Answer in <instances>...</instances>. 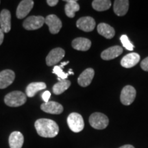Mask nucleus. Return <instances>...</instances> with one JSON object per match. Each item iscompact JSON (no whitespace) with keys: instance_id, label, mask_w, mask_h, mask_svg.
I'll return each mask as SVG.
<instances>
[{"instance_id":"2f4dec72","label":"nucleus","mask_w":148,"mask_h":148,"mask_svg":"<svg viewBox=\"0 0 148 148\" xmlns=\"http://www.w3.org/2000/svg\"><path fill=\"white\" fill-rule=\"evenodd\" d=\"M69 61H67V62H62V63H60V64L59 66H60V68H62V67H63L64 66H65V65H66V64H68V63H69Z\"/></svg>"},{"instance_id":"ddd939ff","label":"nucleus","mask_w":148,"mask_h":148,"mask_svg":"<svg viewBox=\"0 0 148 148\" xmlns=\"http://www.w3.org/2000/svg\"><path fill=\"white\" fill-rule=\"evenodd\" d=\"M123 53V48L120 46H112L105 49L101 53V58L104 60H110L116 58Z\"/></svg>"},{"instance_id":"2eb2a0df","label":"nucleus","mask_w":148,"mask_h":148,"mask_svg":"<svg viewBox=\"0 0 148 148\" xmlns=\"http://www.w3.org/2000/svg\"><path fill=\"white\" fill-rule=\"evenodd\" d=\"M94 75H95V71L93 69L88 68V69H85L77 78V82L79 85H80L82 87L88 86L91 83Z\"/></svg>"},{"instance_id":"1a4fd4ad","label":"nucleus","mask_w":148,"mask_h":148,"mask_svg":"<svg viewBox=\"0 0 148 148\" xmlns=\"http://www.w3.org/2000/svg\"><path fill=\"white\" fill-rule=\"evenodd\" d=\"M34 1L32 0H23L18 5L16 9V17L19 19L25 18L29 13L34 6Z\"/></svg>"},{"instance_id":"7c9ffc66","label":"nucleus","mask_w":148,"mask_h":148,"mask_svg":"<svg viewBox=\"0 0 148 148\" xmlns=\"http://www.w3.org/2000/svg\"><path fill=\"white\" fill-rule=\"evenodd\" d=\"M119 148H134V146H132V145H125L121 146V147H120Z\"/></svg>"},{"instance_id":"4468645a","label":"nucleus","mask_w":148,"mask_h":148,"mask_svg":"<svg viewBox=\"0 0 148 148\" xmlns=\"http://www.w3.org/2000/svg\"><path fill=\"white\" fill-rule=\"evenodd\" d=\"M0 27L5 33H8L11 29V14L7 9H3L0 13Z\"/></svg>"},{"instance_id":"473e14b6","label":"nucleus","mask_w":148,"mask_h":148,"mask_svg":"<svg viewBox=\"0 0 148 148\" xmlns=\"http://www.w3.org/2000/svg\"><path fill=\"white\" fill-rule=\"evenodd\" d=\"M0 3H1V1H0Z\"/></svg>"},{"instance_id":"4be33fe9","label":"nucleus","mask_w":148,"mask_h":148,"mask_svg":"<svg viewBox=\"0 0 148 148\" xmlns=\"http://www.w3.org/2000/svg\"><path fill=\"white\" fill-rule=\"evenodd\" d=\"M66 5L64 6V11L66 15L69 18H73L75 13L79 10V5L75 0H66Z\"/></svg>"},{"instance_id":"f257e3e1","label":"nucleus","mask_w":148,"mask_h":148,"mask_svg":"<svg viewBox=\"0 0 148 148\" xmlns=\"http://www.w3.org/2000/svg\"><path fill=\"white\" fill-rule=\"evenodd\" d=\"M38 134L44 138H53L58 135L59 127L53 120L49 119H39L34 123Z\"/></svg>"},{"instance_id":"412c9836","label":"nucleus","mask_w":148,"mask_h":148,"mask_svg":"<svg viewBox=\"0 0 148 148\" xmlns=\"http://www.w3.org/2000/svg\"><path fill=\"white\" fill-rule=\"evenodd\" d=\"M47 85L45 82H32L28 84L26 88V95L29 97H33L35 94L39 90L45 89Z\"/></svg>"},{"instance_id":"bb28decb","label":"nucleus","mask_w":148,"mask_h":148,"mask_svg":"<svg viewBox=\"0 0 148 148\" xmlns=\"http://www.w3.org/2000/svg\"><path fill=\"white\" fill-rule=\"evenodd\" d=\"M140 67L145 71H148V57L145 58L140 63Z\"/></svg>"},{"instance_id":"f03ea898","label":"nucleus","mask_w":148,"mask_h":148,"mask_svg":"<svg viewBox=\"0 0 148 148\" xmlns=\"http://www.w3.org/2000/svg\"><path fill=\"white\" fill-rule=\"evenodd\" d=\"M26 101V95L23 92L15 90L9 92L4 97V102L10 107H18Z\"/></svg>"},{"instance_id":"a878e982","label":"nucleus","mask_w":148,"mask_h":148,"mask_svg":"<svg viewBox=\"0 0 148 148\" xmlns=\"http://www.w3.org/2000/svg\"><path fill=\"white\" fill-rule=\"evenodd\" d=\"M120 40H121L122 45L127 50L132 51L134 49V45H132V42L129 40L128 37L127 35H122L120 38Z\"/></svg>"},{"instance_id":"c756f323","label":"nucleus","mask_w":148,"mask_h":148,"mask_svg":"<svg viewBox=\"0 0 148 148\" xmlns=\"http://www.w3.org/2000/svg\"><path fill=\"white\" fill-rule=\"evenodd\" d=\"M3 38H4V32H3L2 29L0 28V45L2 44L3 41Z\"/></svg>"},{"instance_id":"dca6fc26","label":"nucleus","mask_w":148,"mask_h":148,"mask_svg":"<svg viewBox=\"0 0 148 148\" xmlns=\"http://www.w3.org/2000/svg\"><path fill=\"white\" fill-rule=\"evenodd\" d=\"M140 61V56L136 53H130L121 60V65L124 68H132Z\"/></svg>"},{"instance_id":"6e6552de","label":"nucleus","mask_w":148,"mask_h":148,"mask_svg":"<svg viewBox=\"0 0 148 148\" xmlns=\"http://www.w3.org/2000/svg\"><path fill=\"white\" fill-rule=\"evenodd\" d=\"M45 23L49 27V32L51 34H58L62 28V22L55 14H49L47 16V17L45 18Z\"/></svg>"},{"instance_id":"0eeeda50","label":"nucleus","mask_w":148,"mask_h":148,"mask_svg":"<svg viewBox=\"0 0 148 148\" xmlns=\"http://www.w3.org/2000/svg\"><path fill=\"white\" fill-rule=\"evenodd\" d=\"M65 55V51L60 47H57L53 49L46 58V63L47 65L50 66L55 65L58 63L60 61L64 58Z\"/></svg>"},{"instance_id":"39448f33","label":"nucleus","mask_w":148,"mask_h":148,"mask_svg":"<svg viewBox=\"0 0 148 148\" xmlns=\"http://www.w3.org/2000/svg\"><path fill=\"white\" fill-rule=\"evenodd\" d=\"M45 23V18L42 16H30L23 23V26L27 30H35L41 27Z\"/></svg>"},{"instance_id":"cd10ccee","label":"nucleus","mask_w":148,"mask_h":148,"mask_svg":"<svg viewBox=\"0 0 148 148\" xmlns=\"http://www.w3.org/2000/svg\"><path fill=\"white\" fill-rule=\"evenodd\" d=\"M50 97H51V92L48 91V90H46V91H45L42 94V98L45 102H48Z\"/></svg>"},{"instance_id":"7ed1b4c3","label":"nucleus","mask_w":148,"mask_h":148,"mask_svg":"<svg viewBox=\"0 0 148 148\" xmlns=\"http://www.w3.org/2000/svg\"><path fill=\"white\" fill-rule=\"evenodd\" d=\"M89 123L96 130H103L108 126L109 119L106 114L101 112H94L89 117Z\"/></svg>"},{"instance_id":"9d476101","label":"nucleus","mask_w":148,"mask_h":148,"mask_svg":"<svg viewBox=\"0 0 148 148\" xmlns=\"http://www.w3.org/2000/svg\"><path fill=\"white\" fill-rule=\"evenodd\" d=\"M95 21L90 16H83L79 18L76 22V26L84 32H91L95 27Z\"/></svg>"},{"instance_id":"b1692460","label":"nucleus","mask_w":148,"mask_h":148,"mask_svg":"<svg viewBox=\"0 0 148 148\" xmlns=\"http://www.w3.org/2000/svg\"><path fill=\"white\" fill-rule=\"evenodd\" d=\"M94 10L101 12L108 10L111 6V1L109 0H94L92 2Z\"/></svg>"},{"instance_id":"9b49d317","label":"nucleus","mask_w":148,"mask_h":148,"mask_svg":"<svg viewBox=\"0 0 148 148\" xmlns=\"http://www.w3.org/2000/svg\"><path fill=\"white\" fill-rule=\"evenodd\" d=\"M15 78V73L12 70L5 69L0 72V89L5 88L12 84Z\"/></svg>"},{"instance_id":"aec40b11","label":"nucleus","mask_w":148,"mask_h":148,"mask_svg":"<svg viewBox=\"0 0 148 148\" xmlns=\"http://www.w3.org/2000/svg\"><path fill=\"white\" fill-rule=\"evenodd\" d=\"M97 32L107 39H111L115 34V30L107 23H101L97 25Z\"/></svg>"},{"instance_id":"5701e85b","label":"nucleus","mask_w":148,"mask_h":148,"mask_svg":"<svg viewBox=\"0 0 148 148\" xmlns=\"http://www.w3.org/2000/svg\"><path fill=\"white\" fill-rule=\"evenodd\" d=\"M71 86V82L68 79H62L60 80L53 86V92L55 95H60L67 90Z\"/></svg>"},{"instance_id":"f3484780","label":"nucleus","mask_w":148,"mask_h":148,"mask_svg":"<svg viewBox=\"0 0 148 148\" xmlns=\"http://www.w3.org/2000/svg\"><path fill=\"white\" fill-rule=\"evenodd\" d=\"M72 47L73 49L78 51H87L91 46V41L89 39L83 37L75 38L72 41Z\"/></svg>"},{"instance_id":"20e7f679","label":"nucleus","mask_w":148,"mask_h":148,"mask_svg":"<svg viewBox=\"0 0 148 148\" xmlns=\"http://www.w3.org/2000/svg\"><path fill=\"white\" fill-rule=\"evenodd\" d=\"M67 124L70 130L73 132H79L84 129V122L81 114L72 112L67 117Z\"/></svg>"},{"instance_id":"393cba45","label":"nucleus","mask_w":148,"mask_h":148,"mask_svg":"<svg viewBox=\"0 0 148 148\" xmlns=\"http://www.w3.org/2000/svg\"><path fill=\"white\" fill-rule=\"evenodd\" d=\"M52 72L58 76L59 81L62 80V79H66L68 75H69V73H64V72L62 71V68H60V66L58 65L54 66Z\"/></svg>"},{"instance_id":"423d86ee","label":"nucleus","mask_w":148,"mask_h":148,"mask_svg":"<svg viewBox=\"0 0 148 148\" xmlns=\"http://www.w3.org/2000/svg\"><path fill=\"white\" fill-rule=\"evenodd\" d=\"M136 92L135 88L130 85H127L123 87L121 90L120 100L123 105L129 106L133 103L136 97Z\"/></svg>"},{"instance_id":"6ab92c4d","label":"nucleus","mask_w":148,"mask_h":148,"mask_svg":"<svg viewBox=\"0 0 148 148\" xmlns=\"http://www.w3.org/2000/svg\"><path fill=\"white\" fill-rule=\"evenodd\" d=\"M129 1L127 0H116L113 5L114 12L117 16H124L128 11Z\"/></svg>"},{"instance_id":"a211bd4d","label":"nucleus","mask_w":148,"mask_h":148,"mask_svg":"<svg viewBox=\"0 0 148 148\" xmlns=\"http://www.w3.org/2000/svg\"><path fill=\"white\" fill-rule=\"evenodd\" d=\"M23 142V135L18 131L12 132L9 136V145L10 148H21Z\"/></svg>"},{"instance_id":"f8f14e48","label":"nucleus","mask_w":148,"mask_h":148,"mask_svg":"<svg viewBox=\"0 0 148 148\" xmlns=\"http://www.w3.org/2000/svg\"><path fill=\"white\" fill-rule=\"evenodd\" d=\"M40 108L42 111L49 114H59L63 112V106L58 102L53 101L45 102L40 105Z\"/></svg>"},{"instance_id":"c85d7f7f","label":"nucleus","mask_w":148,"mask_h":148,"mask_svg":"<svg viewBox=\"0 0 148 148\" xmlns=\"http://www.w3.org/2000/svg\"><path fill=\"white\" fill-rule=\"evenodd\" d=\"M58 0H47V3L51 7L55 6L56 5L58 4Z\"/></svg>"}]
</instances>
